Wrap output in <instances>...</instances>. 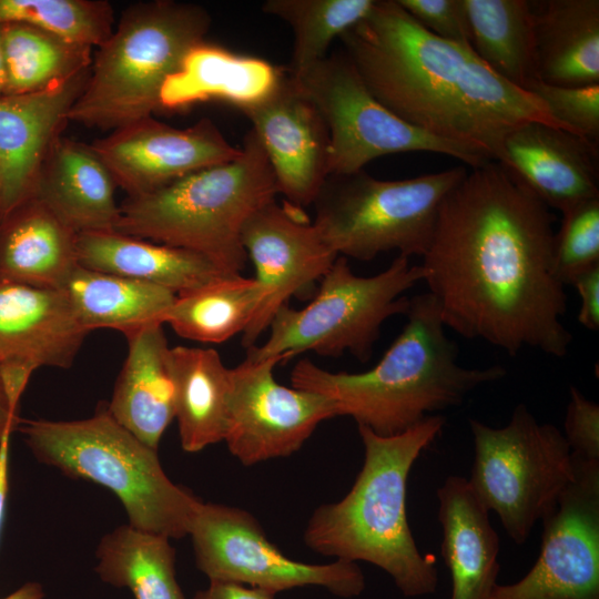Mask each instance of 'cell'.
I'll use <instances>...</instances> for the list:
<instances>
[{"label": "cell", "instance_id": "1", "mask_svg": "<svg viewBox=\"0 0 599 599\" xmlns=\"http://www.w3.org/2000/svg\"><path fill=\"white\" fill-rule=\"evenodd\" d=\"M554 215L499 162L473 167L443 200L420 264L440 318L510 356L565 357V285L554 270Z\"/></svg>", "mask_w": 599, "mask_h": 599}, {"label": "cell", "instance_id": "2", "mask_svg": "<svg viewBox=\"0 0 599 599\" xmlns=\"http://www.w3.org/2000/svg\"><path fill=\"white\" fill-rule=\"evenodd\" d=\"M339 40L368 91L389 111L489 161H502L504 141L520 124L564 130L535 94L499 77L473 48L423 28L397 0H375Z\"/></svg>", "mask_w": 599, "mask_h": 599}, {"label": "cell", "instance_id": "3", "mask_svg": "<svg viewBox=\"0 0 599 599\" xmlns=\"http://www.w3.org/2000/svg\"><path fill=\"white\" fill-rule=\"evenodd\" d=\"M405 316L403 331L370 369L333 373L304 358L291 372L292 386L327 397L337 416L387 437L459 406L478 387L505 377L500 365L458 363V348L429 293L409 298Z\"/></svg>", "mask_w": 599, "mask_h": 599}, {"label": "cell", "instance_id": "4", "mask_svg": "<svg viewBox=\"0 0 599 599\" xmlns=\"http://www.w3.org/2000/svg\"><path fill=\"white\" fill-rule=\"evenodd\" d=\"M433 415L406 432L379 436L358 426L364 463L351 490L339 501L319 506L309 518L304 541L336 560L375 565L406 597L436 590L434 559L419 552L406 511L410 469L445 426Z\"/></svg>", "mask_w": 599, "mask_h": 599}, {"label": "cell", "instance_id": "5", "mask_svg": "<svg viewBox=\"0 0 599 599\" xmlns=\"http://www.w3.org/2000/svg\"><path fill=\"white\" fill-rule=\"evenodd\" d=\"M278 194L266 153L250 130L241 154L120 205L114 231L203 255L222 272L241 274L246 220Z\"/></svg>", "mask_w": 599, "mask_h": 599}, {"label": "cell", "instance_id": "6", "mask_svg": "<svg viewBox=\"0 0 599 599\" xmlns=\"http://www.w3.org/2000/svg\"><path fill=\"white\" fill-rule=\"evenodd\" d=\"M17 428L40 463L111 490L130 526L170 539L189 536L201 501L175 485L158 450L120 425L106 407L78 420L20 419Z\"/></svg>", "mask_w": 599, "mask_h": 599}, {"label": "cell", "instance_id": "7", "mask_svg": "<svg viewBox=\"0 0 599 599\" xmlns=\"http://www.w3.org/2000/svg\"><path fill=\"white\" fill-rule=\"evenodd\" d=\"M212 20L199 4L152 0L131 4L95 51L69 121L113 131L161 109L165 80L205 42Z\"/></svg>", "mask_w": 599, "mask_h": 599}, {"label": "cell", "instance_id": "8", "mask_svg": "<svg viewBox=\"0 0 599 599\" xmlns=\"http://www.w3.org/2000/svg\"><path fill=\"white\" fill-rule=\"evenodd\" d=\"M422 281V265H412L403 255L373 276L356 275L347 257L338 255L313 300L300 309L281 306L265 343L248 348L246 356L287 361L307 351L329 357L349 353L365 363L382 325L394 315H405L409 298L404 294Z\"/></svg>", "mask_w": 599, "mask_h": 599}, {"label": "cell", "instance_id": "9", "mask_svg": "<svg viewBox=\"0 0 599 599\" xmlns=\"http://www.w3.org/2000/svg\"><path fill=\"white\" fill-rule=\"evenodd\" d=\"M466 173L461 165L394 181L364 170L329 174L313 203V223L341 256L370 261L396 251L423 257L443 200Z\"/></svg>", "mask_w": 599, "mask_h": 599}, {"label": "cell", "instance_id": "10", "mask_svg": "<svg viewBox=\"0 0 599 599\" xmlns=\"http://www.w3.org/2000/svg\"><path fill=\"white\" fill-rule=\"evenodd\" d=\"M469 428L475 456L468 483L511 540L521 545L572 478L570 448L562 432L539 423L525 404L515 407L504 427L471 418Z\"/></svg>", "mask_w": 599, "mask_h": 599}, {"label": "cell", "instance_id": "11", "mask_svg": "<svg viewBox=\"0 0 599 599\" xmlns=\"http://www.w3.org/2000/svg\"><path fill=\"white\" fill-rule=\"evenodd\" d=\"M292 78L327 124L329 174L357 172L377 158L405 152L448 155L471 169L490 162L480 153L433 136L389 111L368 91L343 51L326 55Z\"/></svg>", "mask_w": 599, "mask_h": 599}, {"label": "cell", "instance_id": "12", "mask_svg": "<svg viewBox=\"0 0 599 599\" xmlns=\"http://www.w3.org/2000/svg\"><path fill=\"white\" fill-rule=\"evenodd\" d=\"M189 536L196 567L210 581L243 583L275 595L317 586L343 598L356 597L365 588L364 575L356 562L296 561L267 539L248 511L237 507L201 501Z\"/></svg>", "mask_w": 599, "mask_h": 599}, {"label": "cell", "instance_id": "13", "mask_svg": "<svg viewBox=\"0 0 599 599\" xmlns=\"http://www.w3.org/2000/svg\"><path fill=\"white\" fill-rule=\"evenodd\" d=\"M571 459L572 478L541 519L537 561L489 599H599V460Z\"/></svg>", "mask_w": 599, "mask_h": 599}, {"label": "cell", "instance_id": "14", "mask_svg": "<svg viewBox=\"0 0 599 599\" xmlns=\"http://www.w3.org/2000/svg\"><path fill=\"white\" fill-rule=\"evenodd\" d=\"M278 356L246 358L230 368L226 427L223 441L250 466L297 451L323 422L337 416L334 403L317 393L276 382Z\"/></svg>", "mask_w": 599, "mask_h": 599}, {"label": "cell", "instance_id": "15", "mask_svg": "<svg viewBox=\"0 0 599 599\" xmlns=\"http://www.w3.org/2000/svg\"><path fill=\"white\" fill-rule=\"evenodd\" d=\"M243 248L255 267L254 277L264 298L250 325L242 333L246 349L292 297L315 295L316 283L327 273L337 253L325 242L303 209L273 200L257 209L241 232Z\"/></svg>", "mask_w": 599, "mask_h": 599}, {"label": "cell", "instance_id": "16", "mask_svg": "<svg viewBox=\"0 0 599 599\" xmlns=\"http://www.w3.org/2000/svg\"><path fill=\"white\" fill-rule=\"evenodd\" d=\"M91 146L128 197L152 193L241 154L207 118L180 129L151 115L109 132Z\"/></svg>", "mask_w": 599, "mask_h": 599}, {"label": "cell", "instance_id": "17", "mask_svg": "<svg viewBox=\"0 0 599 599\" xmlns=\"http://www.w3.org/2000/svg\"><path fill=\"white\" fill-rule=\"evenodd\" d=\"M242 112L252 123L278 193L296 207L313 205L329 171V131L319 110L284 72L275 89Z\"/></svg>", "mask_w": 599, "mask_h": 599}, {"label": "cell", "instance_id": "18", "mask_svg": "<svg viewBox=\"0 0 599 599\" xmlns=\"http://www.w3.org/2000/svg\"><path fill=\"white\" fill-rule=\"evenodd\" d=\"M89 73L41 91L0 97V221L33 196L42 164L70 122Z\"/></svg>", "mask_w": 599, "mask_h": 599}, {"label": "cell", "instance_id": "19", "mask_svg": "<svg viewBox=\"0 0 599 599\" xmlns=\"http://www.w3.org/2000/svg\"><path fill=\"white\" fill-rule=\"evenodd\" d=\"M500 164L561 213L599 197L598 144L568 131L534 121L520 124L507 134Z\"/></svg>", "mask_w": 599, "mask_h": 599}, {"label": "cell", "instance_id": "20", "mask_svg": "<svg viewBox=\"0 0 599 599\" xmlns=\"http://www.w3.org/2000/svg\"><path fill=\"white\" fill-rule=\"evenodd\" d=\"M88 334L61 290L0 278V366L69 368Z\"/></svg>", "mask_w": 599, "mask_h": 599}, {"label": "cell", "instance_id": "21", "mask_svg": "<svg viewBox=\"0 0 599 599\" xmlns=\"http://www.w3.org/2000/svg\"><path fill=\"white\" fill-rule=\"evenodd\" d=\"M115 189L91 144L60 136L42 164L32 197L80 234L115 229Z\"/></svg>", "mask_w": 599, "mask_h": 599}, {"label": "cell", "instance_id": "22", "mask_svg": "<svg viewBox=\"0 0 599 599\" xmlns=\"http://www.w3.org/2000/svg\"><path fill=\"white\" fill-rule=\"evenodd\" d=\"M436 493L450 599H489L499 572V538L489 511L465 477H447Z\"/></svg>", "mask_w": 599, "mask_h": 599}, {"label": "cell", "instance_id": "23", "mask_svg": "<svg viewBox=\"0 0 599 599\" xmlns=\"http://www.w3.org/2000/svg\"><path fill=\"white\" fill-rule=\"evenodd\" d=\"M125 337L128 354L106 409L138 439L158 450L175 416L170 347L163 324L146 325Z\"/></svg>", "mask_w": 599, "mask_h": 599}, {"label": "cell", "instance_id": "24", "mask_svg": "<svg viewBox=\"0 0 599 599\" xmlns=\"http://www.w3.org/2000/svg\"><path fill=\"white\" fill-rule=\"evenodd\" d=\"M284 72L264 59L203 42L194 47L165 80L160 92V106L176 110L219 100L242 111L265 99Z\"/></svg>", "mask_w": 599, "mask_h": 599}, {"label": "cell", "instance_id": "25", "mask_svg": "<svg viewBox=\"0 0 599 599\" xmlns=\"http://www.w3.org/2000/svg\"><path fill=\"white\" fill-rule=\"evenodd\" d=\"M77 254L85 268L154 284L176 295L230 275L195 252L114 230L78 234Z\"/></svg>", "mask_w": 599, "mask_h": 599}, {"label": "cell", "instance_id": "26", "mask_svg": "<svg viewBox=\"0 0 599 599\" xmlns=\"http://www.w3.org/2000/svg\"><path fill=\"white\" fill-rule=\"evenodd\" d=\"M77 236L31 197L0 221V278L59 290L79 265Z\"/></svg>", "mask_w": 599, "mask_h": 599}, {"label": "cell", "instance_id": "27", "mask_svg": "<svg viewBox=\"0 0 599 599\" xmlns=\"http://www.w3.org/2000/svg\"><path fill=\"white\" fill-rule=\"evenodd\" d=\"M538 80L599 84V1H530Z\"/></svg>", "mask_w": 599, "mask_h": 599}, {"label": "cell", "instance_id": "28", "mask_svg": "<svg viewBox=\"0 0 599 599\" xmlns=\"http://www.w3.org/2000/svg\"><path fill=\"white\" fill-rule=\"evenodd\" d=\"M169 366L183 450L197 453L223 441L231 376L219 353L213 348L170 347Z\"/></svg>", "mask_w": 599, "mask_h": 599}, {"label": "cell", "instance_id": "29", "mask_svg": "<svg viewBox=\"0 0 599 599\" xmlns=\"http://www.w3.org/2000/svg\"><path fill=\"white\" fill-rule=\"evenodd\" d=\"M59 290L89 333L113 328L125 335L153 323L164 324L176 298L167 288L81 265Z\"/></svg>", "mask_w": 599, "mask_h": 599}, {"label": "cell", "instance_id": "30", "mask_svg": "<svg viewBox=\"0 0 599 599\" xmlns=\"http://www.w3.org/2000/svg\"><path fill=\"white\" fill-rule=\"evenodd\" d=\"M95 572L102 581L128 588L134 599H185L176 580L170 538L122 525L102 537Z\"/></svg>", "mask_w": 599, "mask_h": 599}, {"label": "cell", "instance_id": "31", "mask_svg": "<svg viewBox=\"0 0 599 599\" xmlns=\"http://www.w3.org/2000/svg\"><path fill=\"white\" fill-rule=\"evenodd\" d=\"M464 2L473 50L499 77L527 91L538 80L530 1Z\"/></svg>", "mask_w": 599, "mask_h": 599}, {"label": "cell", "instance_id": "32", "mask_svg": "<svg viewBox=\"0 0 599 599\" xmlns=\"http://www.w3.org/2000/svg\"><path fill=\"white\" fill-rule=\"evenodd\" d=\"M263 298L255 278L226 275L176 295L164 324L181 337L221 344L245 331Z\"/></svg>", "mask_w": 599, "mask_h": 599}, {"label": "cell", "instance_id": "33", "mask_svg": "<svg viewBox=\"0 0 599 599\" xmlns=\"http://www.w3.org/2000/svg\"><path fill=\"white\" fill-rule=\"evenodd\" d=\"M7 95L41 91L89 70L93 48L27 23L1 26Z\"/></svg>", "mask_w": 599, "mask_h": 599}, {"label": "cell", "instance_id": "34", "mask_svg": "<svg viewBox=\"0 0 599 599\" xmlns=\"http://www.w3.org/2000/svg\"><path fill=\"white\" fill-rule=\"evenodd\" d=\"M375 0H266L264 13L293 31L288 73L297 77L327 55L331 43L363 20Z\"/></svg>", "mask_w": 599, "mask_h": 599}, {"label": "cell", "instance_id": "35", "mask_svg": "<svg viewBox=\"0 0 599 599\" xmlns=\"http://www.w3.org/2000/svg\"><path fill=\"white\" fill-rule=\"evenodd\" d=\"M27 23L97 48L114 28L112 4L104 0H0V27Z\"/></svg>", "mask_w": 599, "mask_h": 599}, {"label": "cell", "instance_id": "36", "mask_svg": "<svg viewBox=\"0 0 599 599\" xmlns=\"http://www.w3.org/2000/svg\"><path fill=\"white\" fill-rule=\"evenodd\" d=\"M554 270L564 285L599 264V197L583 201L562 213L555 233Z\"/></svg>", "mask_w": 599, "mask_h": 599}, {"label": "cell", "instance_id": "37", "mask_svg": "<svg viewBox=\"0 0 599 599\" xmlns=\"http://www.w3.org/2000/svg\"><path fill=\"white\" fill-rule=\"evenodd\" d=\"M535 94L564 130L596 144L599 142V84L562 87L534 81Z\"/></svg>", "mask_w": 599, "mask_h": 599}, {"label": "cell", "instance_id": "38", "mask_svg": "<svg viewBox=\"0 0 599 599\" xmlns=\"http://www.w3.org/2000/svg\"><path fill=\"white\" fill-rule=\"evenodd\" d=\"M423 28L446 41L471 48L464 0H397Z\"/></svg>", "mask_w": 599, "mask_h": 599}, {"label": "cell", "instance_id": "39", "mask_svg": "<svg viewBox=\"0 0 599 599\" xmlns=\"http://www.w3.org/2000/svg\"><path fill=\"white\" fill-rule=\"evenodd\" d=\"M569 397L562 435L571 455L599 460V405L573 386Z\"/></svg>", "mask_w": 599, "mask_h": 599}, {"label": "cell", "instance_id": "40", "mask_svg": "<svg viewBox=\"0 0 599 599\" xmlns=\"http://www.w3.org/2000/svg\"><path fill=\"white\" fill-rule=\"evenodd\" d=\"M578 292L580 308L577 319L589 331L599 329V264L576 275L569 283Z\"/></svg>", "mask_w": 599, "mask_h": 599}, {"label": "cell", "instance_id": "41", "mask_svg": "<svg viewBox=\"0 0 599 599\" xmlns=\"http://www.w3.org/2000/svg\"><path fill=\"white\" fill-rule=\"evenodd\" d=\"M267 590L231 581H210L207 588L195 593L193 599H274Z\"/></svg>", "mask_w": 599, "mask_h": 599}, {"label": "cell", "instance_id": "42", "mask_svg": "<svg viewBox=\"0 0 599 599\" xmlns=\"http://www.w3.org/2000/svg\"><path fill=\"white\" fill-rule=\"evenodd\" d=\"M11 434H6L0 440V534L6 515L9 491V441Z\"/></svg>", "mask_w": 599, "mask_h": 599}, {"label": "cell", "instance_id": "43", "mask_svg": "<svg viewBox=\"0 0 599 599\" xmlns=\"http://www.w3.org/2000/svg\"><path fill=\"white\" fill-rule=\"evenodd\" d=\"M19 423L18 409L11 406L0 375V440L6 434L12 435Z\"/></svg>", "mask_w": 599, "mask_h": 599}, {"label": "cell", "instance_id": "44", "mask_svg": "<svg viewBox=\"0 0 599 599\" xmlns=\"http://www.w3.org/2000/svg\"><path fill=\"white\" fill-rule=\"evenodd\" d=\"M2 599H44V590L41 583L29 581Z\"/></svg>", "mask_w": 599, "mask_h": 599}, {"label": "cell", "instance_id": "45", "mask_svg": "<svg viewBox=\"0 0 599 599\" xmlns=\"http://www.w3.org/2000/svg\"><path fill=\"white\" fill-rule=\"evenodd\" d=\"M8 90V72L4 58L1 27H0V97L7 95Z\"/></svg>", "mask_w": 599, "mask_h": 599}]
</instances>
